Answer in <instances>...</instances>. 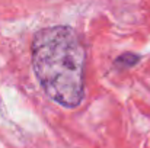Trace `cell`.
<instances>
[{"mask_svg":"<svg viewBox=\"0 0 150 148\" xmlns=\"http://www.w3.org/2000/svg\"><path fill=\"white\" fill-rule=\"evenodd\" d=\"M83 44L70 26H50L38 31L32 41V67L45 92L55 103L76 107L85 95Z\"/></svg>","mask_w":150,"mask_h":148,"instance_id":"obj_1","label":"cell"},{"mask_svg":"<svg viewBox=\"0 0 150 148\" xmlns=\"http://www.w3.org/2000/svg\"><path fill=\"white\" fill-rule=\"evenodd\" d=\"M139 61H140V57L136 54H122L121 57L117 58L115 65H118L121 68H130V67L136 65Z\"/></svg>","mask_w":150,"mask_h":148,"instance_id":"obj_2","label":"cell"}]
</instances>
